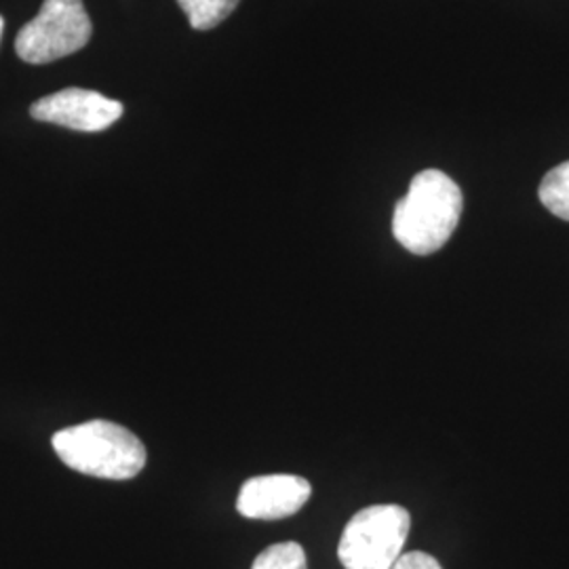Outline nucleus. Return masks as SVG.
<instances>
[{"mask_svg": "<svg viewBox=\"0 0 569 569\" xmlns=\"http://www.w3.org/2000/svg\"><path fill=\"white\" fill-rule=\"evenodd\" d=\"M465 197L460 186L439 169L420 171L395 207L392 234L407 251L430 256L448 243L460 224Z\"/></svg>", "mask_w": 569, "mask_h": 569, "instance_id": "obj_1", "label": "nucleus"}, {"mask_svg": "<svg viewBox=\"0 0 569 569\" xmlns=\"http://www.w3.org/2000/svg\"><path fill=\"white\" fill-rule=\"evenodd\" d=\"M51 446L66 467L110 481L138 477L148 458L142 441L131 430L108 420L58 430Z\"/></svg>", "mask_w": 569, "mask_h": 569, "instance_id": "obj_2", "label": "nucleus"}, {"mask_svg": "<svg viewBox=\"0 0 569 569\" xmlns=\"http://www.w3.org/2000/svg\"><path fill=\"white\" fill-rule=\"evenodd\" d=\"M411 517L397 505L359 510L345 528L338 557L346 569H392L401 559Z\"/></svg>", "mask_w": 569, "mask_h": 569, "instance_id": "obj_3", "label": "nucleus"}, {"mask_svg": "<svg viewBox=\"0 0 569 569\" xmlns=\"http://www.w3.org/2000/svg\"><path fill=\"white\" fill-rule=\"evenodd\" d=\"M91 32L82 0H44L39 16L18 32L16 51L26 63H51L81 51Z\"/></svg>", "mask_w": 569, "mask_h": 569, "instance_id": "obj_4", "label": "nucleus"}, {"mask_svg": "<svg viewBox=\"0 0 569 569\" xmlns=\"http://www.w3.org/2000/svg\"><path fill=\"white\" fill-rule=\"evenodd\" d=\"M34 121L53 122L72 131L100 133L122 117V103L98 91L68 87L30 106Z\"/></svg>", "mask_w": 569, "mask_h": 569, "instance_id": "obj_5", "label": "nucleus"}, {"mask_svg": "<svg viewBox=\"0 0 569 569\" xmlns=\"http://www.w3.org/2000/svg\"><path fill=\"white\" fill-rule=\"evenodd\" d=\"M312 488L298 475H262L244 481L237 510L247 519L277 521L296 515L310 500Z\"/></svg>", "mask_w": 569, "mask_h": 569, "instance_id": "obj_6", "label": "nucleus"}, {"mask_svg": "<svg viewBox=\"0 0 569 569\" xmlns=\"http://www.w3.org/2000/svg\"><path fill=\"white\" fill-rule=\"evenodd\" d=\"M538 197L555 218L569 222V161L550 169L538 188Z\"/></svg>", "mask_w": 569, "mask_h": 569, "instance_id": "obj_7", "label": "nucleus"}, {"mask_svg": "<svg viewBox=\"0 0 569 569\" xmlns=\"http://www.w3.org/2000/svg\"><path fill=\"white\" fill-rule=\"evenodd\" d=\"M241 0H178L194 30H211L239 7Z\"/></svg>", "mask_w": 569, "mask_h": 569, "instance_id": "obj_8", "label": "nucleus"}, {"mask_svg": "<svg viewBox=\"0 0 569 569\" xmlns=\"http://www.w3.org/2000/svg\"><path fill=\"white\" fill-rule=\"evenodd\" d=\"M251 569H308V561L298 542H279L262 550Z\"/></svg>", "mask_w": 569, "mask_h": 569, "instance_id": "obj_9", "label": "nucleus"}, {"mask_svg": "<svg viewBox=\"0 0 569 569\" xmlns=\"http://www.w3.org/2000/svg\"><path fill=\"white\" fill-rule=\"evenodd\" d=\"M392 569H443L439 566V561L435 557H430L427 552H420V550H413V552H407L401 555V559L395 563Z\"/></svg>", "mask_w": 569, "mask_h": 569, "instance_id": "obj_10", "label": "nucleus"}, {"mask_svg": "<svg viewBox=\"0 0 569 569\" xmlns=\"http://www.w3.org/2000/svg\"><path fill=\"white\" fill-rule=\"evenodd\" d=\"M2 28H4V21H2V16H0V39H2Z\"/></svg>", "mask_w": 569, "mask_h": 569, "instance_id": "obj_11", "label": "nucleus"}]
</instances>
